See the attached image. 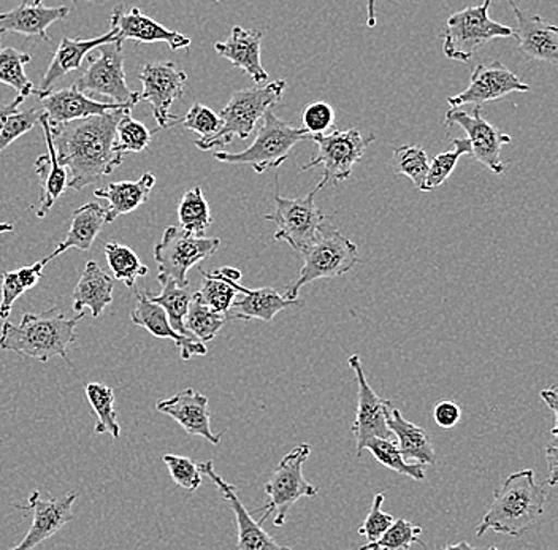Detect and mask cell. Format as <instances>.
Instances as JSON below:
<instances>
[{
  "mask_svg": "<svg viewBox=\"0 0 558 550\" xmlns=\"http://www.w3.org/2000/svg\"><path fill=\"white\" fill-rule=\"evenodd\" d=\"M180 228L192 235L202 236L213 224L211 210L201 186L186 191L178 205Z\"/></svg>",
  "mask_w": 558,
  "mask_h": 550,
  "instance_id": "obj_34",
  "label": "cell"
},
{
  "mask_svg": "<svg viewBox=\"0 0 558 550\" xmlns=\"http://www.w3.org/2000/svg\"><path fill=\"white\" fill-rule=\"evenodd\" d=\"M492 0L452 13L442 33V53L457 62H469L480 48L495 38L514 37V29L488 15Z\"/></svg>",
  "mask_w": 558,
  "mask_h": 550,
  "instance_id": "obj_7",
  "label": "cell"
},
{
  "mask_svg": "<svg viewBox=\"0 0 558 550\" xmlns=\"http://www.w3.org/2000/svg\"><path fill=\"white\" fill-rule=\"evenodd\" d=\"M460 417H462V410L453 402H441L435 406L434 419L436 426L441 428L456 427L459 424Z\"/></svg>",
  "mask_w": 558,
  "mask_h": 550,
  "instance_id": "obj_52",
  "label": "cell"
},
{
  "mask_svg": "<svg viewBox=\"0 0 558 550\" xmlns=\"http://www.w3.org/2000/svg\"><path fill=\"white\" fill-rule=\"evenodd\" d=\"M73 85L82 93L110 97L117 103H137L140 93L128 86L124 72V51L120 41L100 45L99 54L89 58V65Z\"/></svg>",
  "mask_w": 558,
  "mask_h": 550,
  "instance_id": "obj_11",
  "label": "cell"
},
{
  "mask_svg": "<svg viewBox=\"0 0 558 550\" xmlns=\"http://www.w3.org/2000/svg\"><path fill=\"white\" fill-rule=\"evenodd\" d=\"M15 231V225L10 222H0V233H9Z\"/></svg>",
  "mask_w": 558,
  "mask_h": 550,
  "instance_id": "obj_58",
  "label": "cell"
},
{
  "mask_svg": "<svg viewBox=\"0 0 558 550\" xmlns=\"http://www.w3.org/2000/svg\"><path fill=\"white\" fill-rule=\"evenodd\" d=\"M76 493L56 498V500H41L40 493L34 492L29 497L27 506H16L21 511H33L34 521L26 538L16 545L15 550H27L38 548L41 542L50 539L56 533L62 530L73 518L72 506L76 500Z\"/></svg>",
  "mask_w": 558,
  "mask_h": 550,
  "instance_id": "obj_19",
  "label": "cell"
},
{
  "mask_svg": "<svg viewBox=\"0 0 558 550\" xmlns=\"http://www.w3.org/2000/svg\"><path fill=\"white\" fill-rule=\"evenodd\" d=\"M349 367L355 374L357 381V410H355V420L352 424V433L357 441V455L361 457L364 451V443L368 438H384L392 440L393 433L387 427V411L393 403L390 400L381 399L366 379L364 367H362L361 357L357 354L348 358Z\"/></svg>",
  "mask_w": 558,
  "mask_h": 550,
  "instance_id": "obj_15",
  "label": "cell"
},
{
  "mask_svg": "<svg viewBox=\"0 0 558 550\" xmlns=\"http://www.w3.org/2000/svg\"><path fill=\"white\" fill-rule=\"evenodd\" d=\"M83 318L85 315L80 313L69 319L58 306H52L40 315L26 313L20 323L5 319L0 330V350L44 364L52 357L68 360L69 346L75 343V329Z\"/></svg>",
  "mask_w": 558,
  "mask_h": 550,
  "instance_id": "obj_2",
  "label": "cell"
},
{
  "mask_svg": "<svg viewBox=\"0 0 558 550\" xmlns=\"http://www.w3.org/2000/svg\"><path fill=\"white\" fill-rule=\"evenodd\" d=\"M317 146V156L302 167V172L319 166L323 169V180L314 190L319 193L329 184L344 183L354 172V167L364 158L366 148L376 140L375 135L364 137L357 129H331L323 135H312L310 138Z\"/></svg>",
  "mask_w": 558,
  "mask_h": 550,
  "instance_id": "obj_8",
  "label": "cell"
},
{
  "mask_svg": "<svg viewBox=\"0 0 558 550\" xmlns=\"http://www.w3.org/2000/svg\"><path fill=\"white\" fill-rule=\"evenodd\" d=\"M525 85L514 72L509 71L500 61L480 64L471 72L469 88L449 97L451 108L465 106L483 107L484 103L504 99L509 94L529 93Z\"/></svg>",
  "mask_w": 558,
  "mask_h": 550,
  "instance_id": "obj_16",
  "label": "cell"
},
{
  "mask_svg": "<svg viewBox=\"0 0 558 550\" xmlns=\"http://www.w3.org/2000/svg\"><path fill=\"white\" fill-rule=\"evenodd\" d=\"M386 497L384 493H378L373 500L372 510L366 515L364 524L359 528V535L365 536L366 541L375 542L386 533L387 528L392 525L393 517L390 514L384 513L383 504Z\"/></svg>",
  "mask_w": 558,
  "mask_h": 550,
  "instance_id": "obj_49",
  "label": "cell"
},
{
  "mask_svg": "<svg viewBox=\"0 0 558 550\" xmlns=\"http://www.w3.org/2000/svg\"><path fill=\"white\" fill-rule=\"evenodd\" d=\"M483 107H474L473 113L449 108L445 114V124L460 125L466 132V140L470 142L471 158L487 167L495 175L505 173L506 166L501 160V148L512 142L511 135L504 134L500 129L495 127L484 120L481 113Z\"/></svg>",
  "mask_w": 558,
  "mask_h": 550,
  "instance_id": "obj_14",
  "label": "cell"
},
{
  "mask_svg": "<svg viewBox=\"0 0 558 550\" xmlns=\"http://www.w3.org/2000/svg\"><path fill=\"white\" fill-rule=\"evenodd\" d=\"M262 30L235 26L226 41H216L215 50L256 85H264L268 82V72L262 65Z\"/></svg>",
  "mask_w": 558,
  "mask_h": 550,
  "instance_id": "obj_23",
  "label": "cell"
},
{
  "mask_svg": "<svg viewBox=\"0 0 558 550\" xmlns=\"http://www.w3.org/2000/svg\"><path fill=\"white\" fill-rule=\"evenodd\" d=\"M286 88H288V82L277 80V82L264 83L253 88L236 90L219 113L222 121L221 129L211 137L198 138L195 146L202 151H209L215 146L230 145L235 138L246 140L267 110L277 106L282 99Z\"/></svg>",
  "mask_w": 558,
  "mask_h": 550,
  "instance_id": "obj_4",
  "label": "cell"
},
{
  "mask_svg": "<svg viewBox=\"0 0 558 550\" xmlns=\"http://www.w3.org/2000/svg\"><path fill=\"white\" fill-rule=\"evenodd\" d=\"M163 463L169 468L170 476L181 489L187 492H195L202 486V473L197 463L181 455H163Z\"/></svg>",
  "mask_w": 558,
  "mask_h": 550,
  "instance_id": "obj_46",
  "label": "cell"
},
{
  "mask_svg": "<svg viewBox=\"0 0 558 550\" xmlns=\"http://www.w3.org/2000/svg\"><path fill=\"white\" fill-rule=\"evenodd\" d=\"M428 166H430V159L422 146L403 145L393 149V169L400 175L410 178L418 191L424 186Z\"/></svg>",
  "mask_w": 558,
  "mask_h": 550,
  "instance_id": "obj_42",
  "label": "cell"
},
{
  "mask_svg": "<svg viewBox=\"0 0 558 550\" xmlns=\"http://www.w3.org/2000/svg\"><path fill=\"white\" fill-rule=\"evenodd\" d=\"M24 97L17 96L15 100L7 103V106L0 107V131H2L3 124H5L7 118L10 114L15 113L16 110H20V107L23 106Z\"/></svg>",
  "mask_w": 558,
  "mask_h": 550,
  "instance_id": "obj_54",
  "label": "cell"
},
{
  "mask_svg": "<svg viewBox=\"0 0 558 550\" xmlns=\"http://www.w3.org/2000/svg\"><path fill=\"white\" fill-rule=\"evenodd\" d=\"M0 288H2V297H0V319H9L10 313H12L13 305L24 292V285L21 284L20 278H17L15 271H3L0 277Z\"/></svg>",
  "mask_w": 558,
  "mask_h": 550,
  "instance_id": "obj_50",
  "label": "cell"
},
{
  "mask_svg": "<svg viewBox=\"0 0 558 550\" xmlns=\"http://www.w3.org/2000/svg\"><path fill=\"white\" fill-rule=\"evenodd\" d=\"M44 114V110L40 108H31V110L20 111L10 114L7 118L5 124H3L2 131H0V155L16 142L17 138L26 135L27 132L33 131L35 125L40 123V117Z\"/></svg>",
  "mask_w": 558,
  "mask_h": 550,
  "instance_id": "obj_45",
  "label": "cell"
},
{
  "mask_svg": "<svg viewBox=\"0 0 558 550\" xmlns=\"http://www.w3.org/2000/svg\"><path fill=\"white\" fill-rule=\"evenodd\" d=\"M69 7H44L33 5L24 2L23 5L10 10V12L0 13V36L3 34H17L27 38L38 37L50 44L48 27L56 21L68 19Z\"/></svg>",
  "mask_w": 558,
  "mask_h": 550,
  "instance_id": "obj_27",
  "label": "cell"
},
{
  "mask_svg": "<svg viewBox=\"0 0 558 550\" xmlns=\"http://www.w3.org/2000/svg\"><path fill=\"white\" fill-rule=\"evenodd\" d=\"M24 2L33 3V5H41V3H44V0H24Z\"/></svg>",
  "mask_w": 558,
  "mask_h": 550,
  "instance_id": "obj_60",
  "label": "cell"
},
{
  "mask_svg": "<svg viewBox=\"0 0 558 550\" xmlns=\"http://www.w3.org/2000/svg\"><path fill=\"white\" fill-rule=\"evenodd\" d=\"M310 454H312V445L302 443L295 445L279 462L274 475L265 484V493L270 498V501H268L267 506L262 508L264 514H262L259 521L260 525L265 524L268 515L275 513V527H282L286 518H288L289 511L300 498L317 497L319 489L303 476V465L308 461Z\"/></svg>",
  "mask_w": 558,
  "mask_h": 550,
  "instance_id": "obj_9",
  "label": "cell"
},
{
  "mask_svg": "<svg viewBox=\"0 0 558 550\" xmlns=\"http://www.w3.org/2000/svg\"><path fill=\"white\" fill-rule=\"evenodd\" d=\"M221 246V240L215 236H197L181 228H167L155 248L157 281L160 284L173 281L177 284H190L187 273L202 260H207Z\"/></svg>",
  "mask_w": 558,
  "mask_h": 550,
  "instance_id": "obj_10",
  "label": "cell"
},
{
  "mask_svg": "<svg viewBox=\"0 0 558 550\" xmlns=\"http://www.w3.org/2000/svg\"><path fill=\"white\" fill-rule=\"evenodd\" d=\"M132 110L125 111L117 125V151L124 156L125 152H142L149 148L155 131H149L145 124L132 118Z\"/></svg>",
  "mask_w": 558,
  "mask_h": 550,
  "instance_id": "obj_43",
  "label": "cell"
},
{
  "mask_svg": "<svg viewBox=\"0 0 558 550\" xmlns=\"http://www.w3.org/2000/svg\"><path fill=\"white\" fill-rule=\"evenodd\" d=\"M114 283L99 264L89 260L82 278L73 289V311L90 309L93 318H99L113 302Z\"/></svg>",
  "mask_w": 558,
  "mask_h": 550,
  "instance_id": "obj_29",
  "label": "cell"
},
{
  "mask_svg": "<svg viewBox=\"0 0 558 550\" xmlns=\"http://www.w3.org/2000/svg\"><path fill=\"white\" fill-rule=\"evenodd\" d=\"M227 320H229L227 315L209 308L198 298L197 294H194L190 308H187L186 318H184V327L192 337L197 338L202 343H208V341L215 340Z\"/></svg>",
  "mask_w": 558,
  "mask_h": 550,
  "instance_id": "obj_36",
  "label": "cell"
},
{
  "mask_svg": "<svg viewBox=\"0 0 558 550\" xmlns=\"http://www.w3.org/2000/svg\"><path fill=\"white\" fill-rule=\"evenodd\" d=\"M451 145L452 149L441 152V155L435 156L432 159L421 193H430V191L445 184L449 176L452 175L453 170H456L460 158L462 156H471L470 142L466 138H453Z\"/></svg>",
  "mask_w": 558,
  "mask_h": 550,
  "instance_id": "obj_41",
  "label": "cell"
},
{
  "mask_svg": "<svg viewBox=\"0 0 558 550\" xmlns=\"http://www.w3.org/2000/svg\"><path fill=\"white\" fill-rule=\"evenodd\" d=\"M105 257H107V264L114 280L122 281L128 288H134L138 278L149 273L148 267L143 266L135 250L121 245V243H107Z\"/></svg>",
  "mask_w": 558,
  "mask_h": 550,
  "instance_id": "obj_39",
  "label": "cell"
},
{
  "mask_svg": "<svg viewBox=\"0 0 558 550\" xmlns=\"http://www.w3.org/2000/svg\"><path fill=\"white\" fill-rule=\"evenodd\" d=\"M47 266L48 262L44 259L40 262L33 264V266L21 267L20 270H16L17 278H20L21 284L24 285L26 291L34 289L38 281L44 278V270Z\"/></svg>",
  "mask_w": 558,
  "mask_h": 550,
  "instance_id": "obj_53",
  "label": "cell"
},
{
  "mask_svg": "<svg viewBox=\"0 0 558 550\" xmlns=\"http://www.w3.org/2000/svg\"><path fill=\"white\" fill-rule=\"evenodd\" d=\"M157 413L166 414L177 420L191 437H202L211 444L221 443L225 431L213 433L211 413L208 410V399L204 393L194 389H184L170 399L156 403Z\"/></svg>",
  "mask_w": 558,
  "mask_h": 550,
  "instance_id": "obj_18",
  "label": "cell"
},
{
  "mask_svg": "<svg viewBox=\"0 0 558 550\" xmlns=\"http://www.w3.org/2000/svg\"><path fill=\"white\" fill-rule=\"evenodd\" d=\"M546 500V486L536 482L533 469L512 473L495 492L492 506L477 527V538L488 530L518 538L543 515Z\"/></svg>",
  "mask_w": 558,
  "mask_h": 550,
  "instance_id": "obj_3",
  "label": "cell"
},
{
  "mask_svg": "<svg viewBox=\"0 0 558 550\" xmlns=\"http://www.w3.org/2000/svg\"><path fill=\"white\" fill-rule=\"evenodd\" d=\"M38 124L44 129L45 140H47L48 146L47 155H41L34 163V172L38 176L41 190L40 200H38L35 215H37L38 219H44L50 213L58 198L65 193V190H69V172L59 162L54 142H52L51 125L48 123L45 113L41 114L40 123Z\"/></svg>",
  "mask_w": 558,
  "mask_h": 550,
  "instance_id": "obj_24",
  "label": "cell"
},
{
  "mask_svg": "<svg viewBox=\"0 0 558 550\" xmlns=\"http://www.w3.org/2000/svg\"><path fill=\"white\" fill-rule=\"evenodd\" d=\"M376 0H368L366 3V27H375L376 26Z\"/></svg>",
  "mask_w": 558,
  "mask_h": 550,
  "instance_id": "obj_56",
  "label": "cell"
},
{
  "mask_svg": "<svg viewBox=\"0 0 558 550\" xmlns=\"http://www.w3.org/2000/svg\"><path fill=\"white\" fill-rule=\"evenodd\" d=\"M105 224H108L107 208L97 204V201H89V204L76 208L73 211L69 233L64 242L59 243L58 248L52 250L50 256L45 257V260L50 264L52 259L72 248L89 250L99 233L102 232Z\"/></svg>",
  "mask_w": 558,
  "mask_h": 550,
  "instance_id": "obj_30",
  "label": "cell"
},
{
  "mask_svg": "<svg viewBox=\"0 0 558 550\" xmlns=\"http://www.w3.org/2000/svg\"><path fill=\"white\" fill-rule=\"evenodd\" d=\"M316 194L313 190L302 198H286L279 194L275 197V213L265 215V219L278 225L277 242H286L299 253L312 245L320 225L327 221V216L314 204Z\"/></svg>",
  "mask_w": 558,
  "mask_h": 550,
  "instance_id": "obj_12",
  "label": "cell"
},
{
  "mask_svg": "<svg viewBox=\"0 0 558 550\" xmlns=\"http://www.w3.org/2000/svg\"><path fill=\"white\" fill-rule=\"evenodd\" d=\"M512 12H514L518 29L514 36L518 37L519 50L533 61L547 62L557 65L558 62V29L554 24L547 23L539 15L526 19L515 5L514 0H509Z\"/></svg>",
  "mask_w": 558,
  "mask_h": 550,
  "instance_id": "obj_25",
  "label": "cell"
},
{
  "mask_svg": "<svg viewBox=\"0 0 558 550\" xmlns=\"http://www.w3.org/2000/svg\"><path fill=\"white\" fill-rule=\"evenodd\" d=\"M111 30L117 34V41H135V44H167L170 50L191 47V38L167 29L162 24L149 19L138 7H132L125 12L122 7H117L111 13Z\"/></svg>",
  "mask_w": 558,
  "mask_h": 550,
  "instance_id": "obj_17",
  "label": "cell"
},
{
  "mask_svg": "<svg viewBox=\"0 0 558 550\" xmlns=\"http://www.w3.org/2000/svg\"><path fill=\"white\" fill-rule=\"evenodd\" d=\"M387 427L399 441V451L404 461H416L422 465H435L434 445L428 440L427 431L410 420L403 419L396 406H390L386 416Z\"/></svg>",
  "mask_w": 558,
  "mask_h": 550,
  "instance_id": "obj_32",
  "label": "cell"
},
{
  "mask_svg": "<svg viewBox=\"0 0 558 550\" xmlns=\"http://www.w3.org/2000/svg\"><path fill=\"white\" fill-rule=\"evenodd\" d=\"M111 41H117L114 30L94 38H62L58 50L52 56L47 72H45L44 78H41L40 89H37L35 94H38V97H40L44 94L50 93L52 86L59 80L64 78L69 73L82 69L83 61H85L90 51L97 50L100 45L111 44Z\"/></svg>",
  "mask_w": 558,
  "mask_h": 550,
  "instance_id": "obj_26",
  "label": "cell"
},
{
  "mask_svg": "<svg viewBox=\"0 0 558 550\" xmlns=\"http://www.w3.org/2000/svg\"><path fill=\"white\" fill-rule=\"evenodd\" d=\"M541 399H543V402L549 406L550 411L558 410V396L556 388L546 389V391L541 392Z\"/></svg>",
  "mask_w": 558,
  "mask_h": 550,
  "instance_id": "obj_55",
  "label": "cell"
},
{
  "mask_svg": "<svg viewBox=\"0 0 558 550\" xmlns=\"http://www.w3.org/2000/svg\"><path fill=\"white\" fill-rule=\"evenodd\" d=\"M132 322L135 326L148 330L153 337L160 340H172L180 347L181 358L190 360L194 355H207L205 343L192 335H181L170 326L166 309L157 303L149 301L146 292H138L137 306L131 313Z\"/></svg>",
  "mask_w": 558,
  "mask_h": 550,
  "instance_id": "obj_22",
  "label": "cell"
},
{
  "mask_svg": "<svg viewBox=\"0 0 558 550\" xmlns=\"http://www.w3.org/2000/svg\"><path fill=\"white\" fill-rule=\"evenodd\" d=\"M446 549H474L469 542H460V545L446 546Z\"/></svg>",
  "mask_w": 558,
  "mask_h": 550,
  "instance_id": "obj_59",
  "label": "cell"
},
{
  "mask_svg": "<svg viewBox=\"0 0 558 550\" xmlns=\"http://www.w3.org/2000/svg\"><path fill=\"white\" fill-rule=\"evenodd\" d=\"M364 449H368L376 461L399 475L408 476L414 480L425 479V469L422 463H408L403 455L400 454L399 445L392 440H384V438H368L364 443Z\"/></svg>",
  "mask_w": 558,
  "mask_h": 550,
  "instance_id": "obj_40",
  "label": "cell"
},
{
  "mask_svg": "<svg viewBox=\"0 0 558 550\" xmlns=\"http://www.w3.org/2000/svg\"><path fill=\"white\" fill-rule=\"evenodd\" d=\"M264 123L257 129L256 140L242 152H215L219 162L233 163V166H250L256 173L279 169L289 158V152L295 148L296 143L310 140L312 135L303 127L279 120L277 114L267 110Z\"/></svg>",
  "mask_w": 558,
  "mask_h": 550,
  "instance_id": "obj_6",
  "label": "cell"
},
{
  "mask_svg": "<svg viewBox=\"0 0 558 550\" xmlns=\"http://www.w3.org/2000/svg\"><path fill=\"white\" fill-rule=\"evenodd\" d=\"M553 437H550L549 443L546 444L547 468H549V478H547V486L549 487H556L558 479V410L553 411Z\"/></svg>",
  "mask_w": 558,
  "mask_h": 550,
  "instance_id": "obj_51",
  "label": "cell"
},
{
  "mask_svg": "<svg viewBox=\"0 0 558 550\" xmlns=\"http://www.w3.org/2000/svg\"><path fill=\"white\" fill-rule=\"evenodd\" d=\"M163 289L160 294H153V292H146L149 301L157 303L166 309L167 316H169L170 326L177 330L181 335H191L186 332L184 327V318H186L187 308L192 301V291L190 284H177L173 281H167L163 283Z\"/></svg>",
  "mask_w": 558,
  "mask_h": 550,
  "instance_id": "obj_35",
  "label": "cell"
},
{
  "mask_svg": "<svg viewBox=\"0 0 558 550\" xmlns=\"http://www.w3.org/2000/svg\"><path fill=\"white\" fill-rule=\"evenodd\" d=\"M305 257L299 278L286 289V297L299 298L303 285L317 280H331L343 277L359 264V248L329 221L320 225L316 239L308 248L302 250Z\"/></svg>",
  "mask_w": 558,
  "mask_h": 550,
  "instance_id": "obj_5",
  "label": "cell"
},
{
  "mask_svg": "<svg viewBox=\"0 0 558 550\" xmlns=\"http://www.w3.org/2000/svg\"><path fill=\"white\" fill-rule=\"evenodd\" d=\"M201 273L204 278V284H202L201 291L195 292V294L209 308L227 315L233 301L240 295L239 289H236L239 281L229 280L219 270H201Z\"/></svg>",
  "mask_w": 558,
  "mask_h": 550,
  "instance_id": "obj_38",
  "label": "cell"
},
{
  "mask_svg": "<svg viewBox=\"0 0 558 550\" xmlns=\"http://www.w3.org/2000/svg\"><path fill=\"white\" fill-rule=\"evenodd\" d=\"M421 533L422 528L413 524V522L397 518L378 541L366 542L365 546H362V550H407L413 545L424 546L421 539Z\"/></svg>",
  "mask_w": 558,
  "mask_h": 550,
  "instance_id": "obj_44",
  "label": "cell"
},
{
  "mask_svg": "<svg viewBox=\"0 0 558 550\" xmlns=\"http://www.w3.org/2000/svg\"><path fill=\"white\" fill-rule=\"evenodd\" d=\"M219 271H221L222 274H225L226 278H229V280L232 281H240L242 280L243 273L239 270V268L233 267H222L218 268Z\"/></svg>",
  "mask_w": 558,
  "mask_h": 550,
  "instance_id": "obj_57",
  "label": "cell"
},
{
  "mask_svg": "<svg viewBox=\"0 0 558 550\" xmlns=\"http://www.w3.org/2000/svg\"><path fill=\"white\" fill-rule=\"evenodd\" d=\"M143 90L140 100L151 106L157 131L180 123L177 117L170 113L174 100L181 99L187 75L174 62H151L142 68L138 75Z\"/></svg>",
  "mask_w": 558,
  "mask_h": 550,
  "instance_id": "obj_13",
  "label": "cell"
},
{
  "mask_svg": "<svg viewBox=\"0 0 558 550\" xmlns=\"http://www.w3.org/2000/svg\"><path fill=\"white\" fill-rule=\"evenodd\" d=\"M236 289H239L242 298L233 301L229 313H227L229 319H259L264 322H271L282 309L289 308V306L302 305L299 298L291 301V298L275 291L274 288L247 289L239 281Z\"/></svg>",
  "mask_w": 558,
  "mask_h": 550,
  "instance_id": "obj_28",
  "label": "cell"
},
{
  "mask_svg": "<svg viewBox=\"0 0 558 550\" xmlns=\"http://www.w3.org/2000/svg\"><path fill=\"white\" fill-rule=\"evenodd\" d=\"M156 184V176L151 173H145L137 181H120V183H110L100 187L94 193L97 198H104L108 201L107 222L117 221L122 215L132 213L143 204H146Z\"/></svg>",
  "mask_w": 558,
  "mask_h": 550,
  "instance_id": "obj_31",
  "label": "cell"
},
{
  "mask_svg": "<svg viewBox=\"0 0 558 550\" xmlns=\"http://www.w3.org/2000/svg\"><path fill=\"white\" fill-rule=\"evenodd\" d=\"M180 123L201 138L211 137L222 125L221 117L204 103H194Z\"/></svg>",
  "mask_w": 558,
  "mask_h": 550,
  "instance_id": "obj_47",
  "label": "cell"
},
{
  "mask_svg": "<svg viewBox=\"0 0 558 550\" xmlns=\"http://www.w3.org/2000/svg\"><path fill=\"white\" fill-rule=\"evenodd\" d=\"M86 396L93 406L97 416L94 433H110L113 440H118L121 435V426L118 423L117 410H114V391L110 386L100 384V382H89L86 386Z\"/></svg>",
  "mask_w": 558,
  "mask_h": 550,
  "instance_id": "obj_33",
  "label": "cell"
},
{
  "mask_svg": "<svg viewBox=\"0 0 558 550\" xmlns=\"http://www.w3.org/2000/svg\"><path fill=\"white\" fill-rule=\"evenodd\" d=\"M132 108L134 106H124L70 123L50 124L59 162L70 173V190H85L121 166L124 156L114 148L117 125L122 114Z\"/></svg>",
  "mask_w": 558,
  "mask_h": 550,
  "instance_id": "obj_1",
  "label": "cell"
},
{
  "mask_svg": "<svg viewBox=\"0 0 558 550\" xmlns=\"http://www.w3.org/2000/svg\"><path fill=\"white\" fill-rule=\"evenodd\" d=\"M198 469L202 475L208 476L218 487L219 492L226 498L229 506L232 508L236 518V527H239V550H270V549H289L286 546L278 545L267 531L262 528L259 522L254 521L253 515L247 513L246 508L240 500L236 487L233 484L226 482L218 473L215 472V465L211 461L198 463Z\"/></svg>",
  "mask_w": 558,
  "mask_h": 550,
  "instance_id": "obj_20",
  "label": "cell"
},
{
  "mask_svg": "<svg viewBox=\"0 0 558 550\" xmlns=\"http://www.w3.org/2000/svg\"><path fill=\"white\" fill-rule=\"evenodd\" d=\"M31 61L33 58L29 53H23L16 48H3L0 45V83L12 86L24 99L37 93V88L24 71Z\"/></svg>",
  "mask_w": 558,
  "mask_h": 550,
  "instance_id": "obj_37",
  "label": "cell"
},
{
  "mask_svg": "<svg viewBox=\"0 0 558 550\" xmlns=\"http://www.w3.org/2000/svg\"><path fill=\"white\" fill-rule=\"evenodd\" d=\"M40 102L41 110L51 125L70 123V121L82 120V118L93 117V114L107 113V111L124 106L135 107V103L97 102L75 85L61 90H50L40 96Z\"/></svg>",
  "mask_w": 558,
  "mask_h": 550,
  "instance_id": "obj_21",
  "label": "cell"
},
{
  "mask_svg": "<svg viewBox=\"0 0 558 550\" xmlns=\"http://www.w3.org/2000/svg\"><path fill=\"white\" fill-rule=\"evenodd\" d=\"M302 127L310 135H323L335 129V110L330 103L317 100L302 111Z\"/></svg>",
  "mask_w": 558,
  "mask_h": 550,
  "instance_id": "obj_48",
  "label": "cell"
}]
</instances>
